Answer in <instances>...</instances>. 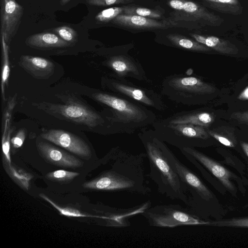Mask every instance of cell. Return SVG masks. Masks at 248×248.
I'll use <instances>...</instances> for the list:
<instances>
[{"instance_id": "cell-1", "label": "cell", "mask_w": 248, "mask_h": 248, "mask_svg": "<svg viewBox=\"0 0 248 248\" xmlns=\"http://www.w3.org/2000/svg\"><path fill=\"white\" fill-rule=\"evenodd\" d=\"M110 168L83 184L86 189L147 195L152 189L146 174L145 153H132L117 146L107 156Z\"/></svg>"}, {"instance_id": "cell-2", "label": "cell", "mask_w": 248, "mask_h": 248, "mask_svg": "<svg viewBox=\"0 0 248 248\" xmlns=\"http://www.w3.org/2000/svg\"><path fill=\"white\" fill-rule=\"evenodd\" d=\"M138 137L148 160L150 167L148 176L156 186L158 193L169 199L179 200L186 204V188L169 159V148L154 129L142 128L138 133Z\"/></svg>"}, {"instance_id": "cell-3", "label": "cell", "mask_w": 248, "mask_h": 248, "mask_svg": "<svg viewBox=\"0 0 248 248\" xmlns=\"http://www.w3.org/2000/svg\"><path fill=\"white\" fill-rule=\"evenodd\" d=\"M91 96L107 107L113 134H131L156 121L155 114L147 107L120 95L97 91Z\"/></svg>"}, {"instance_id": "cell-4", "label": "cell", "mask_w": 248, "mask_h": 248, "mask_svg": "<svg viewBox=\"0 0 248 248\" xmlns=\"http://www.w3.org/2000/svg\"><path fill=\"white\" fill-rule=\"evenodd\" d=\"M169 158L186 188V207L203 219H223L226 215L225 209L201 179L181 162L170 150Z\"/></svg>"}, {"instance_id": "cell-5", "label": "cell", "mask_w": 248, "mask_h": 248, "mask_svg": "<svg viewBox=\"0 0 248 248\" xmlns=\"http://www.w3.org/2000/svg\"><path fill=\"white\" fill-rule=\"evenodd\" d=\"M183 155L198 171L202 177L218 192L225 195L228 192L232 197L237 198L238 192L243 195L248 184L239 176L228 170L219 162L195 148L179 149Z\"/></svg>"}, {"instance_id": "cell-6", "label": "cell", "mask_w": 248, "mask_h": 248, "mask_svg": "<svg viewBox=\"0 0 248 248\" xmlns=\"http://www.w3.org/2000/svg\"><path fill=\"white\" fill-rule=\"evenodd\" d=\"M38 106L57 118L113 134L111 122L106 112L100 113L78 101L69 98L64 104L42 103Z\"/></svg>"}, {"instance_id": "cell-7", "label": "cell", "mask_w": 248, "mask_h": 248, "mask_svg": "<svg viewBox=\"0 0 248 248\" xmlns=\"http://www.w3.org/2000/svg\"><path fill=\"white\" fill-rule=\"evenodd\" d=\"M162 93L176 104L190 105L203 96L214 93L216 89L199 78L175 74L165 78L161 85Z\"/></svg>"}, {"instance_id": "cell-8", "label": "cell", "mask_w": 248, "mask_h": 248, "mask_svg": "<svg viewBox=\"0 0 248 248\" xmlns=\"http://www.w3.org/2000/svg\"><path fill=\"white\" fill-rule=\"evenodd\" d=\"M158 137L179 149L185 147H204L212 138L208 128L185 124H169L156 121L152 125Z\"/></svg>"}, {"instance_id": "cell-9", "label": "cell", "mask_w": 248, "mask_h": 248, "mask_svg": "<svg viewBox=\"0 0 248 248\" xmlns=\"http://www.w3.org/2000/svg\"><path fill=\"white\" fill-rule=\"evenodd\" d=\"M169 5L173 10L164 20L171 27L194 29L205 26H218L223 18L201 5L188 0H170Z\"/></svg>"}, {"instance_id": "cell-10", "label": "cell", "mask_w": 248, "mask_h": 248, "mask_svg": "<svg viewBox=\"0 0 248 248\" xmlns=\"http://www.w3.org/2000/svg\"><path fill=\"white\" fill-rule=\"evenodd\" d=\"M141 215L146 219L149 225L156 227L207 226L209 221L197 216L188 207H184L178 204L150 206Z\"/></svg>"}, {"instance_id": "cell-11", "label": "cell", "mask_w": 248, "mask_h": 248, "mask_svg": "<svg viewBox=\"0 0 248 248\" xmlns=\"http://www.w3.org/2000/svg\"><path fill=\"white\" fill-rule=\"evenodd\" d=\"M102 84L104 88L111 93L135 101L147 107L160 111L166 109V105L161 95L153 90L137 86L125 78L112 76L104 77Z\"/></svg>"}, {"instance_id": "cell-12", "label": "cell", "mask_w": 248, "mask_h": 248, "mask_svg": "<svg viewBox=\"0 0 248 248\" xmlns=\"http://www.w3.org/2000/svg\"><path fill=\"white\" fill-rule=\"evenodd\" d=\"M113 72L112 76L119 78H132L140 81L147 79L146 73L137 60L125 52L115 53L102 62Z\"/></svg>"}, {"instance_id": "cell-13", "label": "cell", "mask_w": 248, "mask_h": 248, "mask_svg": "<svg viewBox=\"0 0 248 248\" xmlns=\"http://www.w3.org/2000/svg\"><path fill=\"white\" fill-rule=\"evenodd\" d=\"M41 137L83 158L91 156L88 145L82 139L71 133L60 129H50L42 133Z\"/></svg>"}, {"instance_id": "cell-14", "label": "cell", "mask_w": 248, "mask_h": 248, "mask_svg": "<svg viewBox=\"0 0 248 248\" xmlns=\"http://www.w3.org/2000/svg\"><path fill=\"white\" fill-rule=\"evenodd\" d=\"M1 34L8 43L15 34L23 13V7L16 0H3Z\"/></svg>"}, {"instance_id": "cell-15", "label": "cell", "mask_w": 248, "mask_h": 248, "mask_svg": "<svg viewBox=\"0 0 248 248\" xmlns=\"http://www.w3.org/2000/svg\"><path fill=\"white\" fill-rule=\"evenodd\" d=\"M36 146L44 159L53 165L73 169L79 168L83 165V162L75 156L47 142L38 141Z\"/></svg>"}, {"instance_id": "cell-16", "label": "cell", "mask_w": 248, "mask_h": 248, "mask_svg": "<svg viewBox=\"0 0 248 248\" xmlns=\"http://www.w3.org/2000/svg\"><path fill=\"white\" fill-rule=\"evenodd\" d=\"M212 113L202 110L182 111L161 120L165 123L185 124L208 127L215 121Z\"/></svg>"}, {"instance_id": "cell-17", "label": "cell", "mask_w": 248, "mask_h": 248, "mask_svg": "<svg viewBox=\"0 0 248 248\" xmlns=\"http://www.w3.org/2000/svg\"><path fill=\"white\" fill-rule=\"evenodd\" d=\"M19 65L34 78L47 79L54 73V63L44 58L30 55H22Z\"/></svg>"}, {"instance_id": "cell-18", "label": "cell", "mask_w": 248, "mask_h": 248, "mask_svg": "<svg viewBox=\"0 0 248 248\" xmlns=\"http://www.w3.org/2000/svg\"><path fill=\"white\" fill-rule=\"evenodd\" d=\"M112 22L125 28L136 29H166L171 27L164 20L124 14L118 15Z\"/></svg>"}, {"instance_id": "cell-19", "label": "cell", "mask_w": 248, "mask_h": 248, "mask_svg": "<svg viewBox=\"0 0 248 248\" xmlns=\"http://www.w3.org/2000/svg\"><path fill=\"white\" fill-rule=\"evenodd\" d=\"M26 43L29 46L39 48L64 47L71 45L56 34L50 32L31 35L27 39Z\"/></svg>"}, {"instance_id": "cell-20", "label": "cell", "mask_w": 248, "mask_h": 248, "mask_svg": "<svg viewBox=\"0 0 248 248\" xmlns=\"http://www.w3.org/2000/svg\"><path fill=\"white\" fill-rule=\"evenodd\" d=\"M189 34L195 40L219 53L234 55L238 51L237 47L228 40L214 36H205L196 33Z\"/></svg>"}, {"instance_id": "cell-21", "label": "cell", "mask_w": 248, "mask_h": 248, "mask_svg": "<svg viewBox=\"0 0 248 248\" xmlns=\"http://www.w3.org/2000/svg\"><path fill=\"white\" fill-rule=\"evenodd\" d=\"M168 42L176 47L191 51L207 52L211 48L197 41L177 33H170L166 36Z\"/></svg>"}, {"instance_id": "cell-22", "label": "cell", "mask_w": 248, "mask_h": 248, "mask_svg": "<svg viewBox=\"0 0 248 248\" xmlns=\"http://www.w3.org/2000/svg\"><path fill=\"white\" fill-rule=\"evenodd\" d=\"M205 5L219 12L240 15L242 12V7L238 0H202Z\"/></svg>"}, {"instance_id": "cell-23", "label": "cell", "mask_w": 248, "mask_h": 248, "mask_svg": "<svg viewBox=\"0 0 248 248\" xmlns=\"http://www.w3.org/2000/svg\"><path fill=\"white\" fill-rule=\"evenodd\" d=\"M40 196L45 201L51 204L55 208H56L60 213V214L67 217H91L98 218L104 220L106 226L107 222V218L102 216L90 215L84 214L78 210L69 207H62L56 204L54 202L50 200L48 197L43 194H40Z\"/></svg>"}, {"instance_id": "cell-24", "label": "cell", "mask_w": 248, "mask_h": 248, "mask_svg": "<svg viewBox=\"0 0 248 248\" xmlns=\"http://www.w3.org/2000/svg\"><path fill=\"white\" fill-rule=\"evenodd\" d=\"M219 154L222 156L221 162L223 164L228 165L235 169L242 178L248 184L247 176V168L244 162L238 157L229 152L220 151Z\"/></svg>"}, {"instance_id": "cell-25", "label": "cell", "mask_w": 248, "mask_h": 248, "mask_svg": "<svg viewBox=\"0 0 248 248\" xmlns=\"http://www.w3.org/2000/svg\"><path fill=\"white\" fill-rule=\"evenodd\" d=\"M3 164L5 170L15 182L23 189L28 190L32 176L23 170L17 169L12 165H9L4 163Z\"/></svg>"}, {"instance_id": "cell-26", "label": "cell", "mask_w": 248, "mask_h": 248, "mask_svg": "<svg viewBox=\"0 0 248 248\" xmlns=\"http://www.w3.org/2000/svg\"><path fill=\"white\" fill-rule=\"evenodd\" d=\"M208 132L213 139L226 147L236 149L238 146L237 138L232 133L227 130L208 129Z\"/></svg>"}, {"instance_id": "cell-27", "label": "cell", "mask_w": 248, "mask_h": 248, "mask_svg": "<svg viewBox=\"0 0 248 248\" xmlns=\"http://www.w3.org/2000/svg\"><path fill=\"white\" fill-rule=\"evenodd\" d=\"M123 7L124 14L137 15L153 19H162L163 20L165 19L162 13L158 10L134 6H124Z\"/></svg>"}, {"instance_id": "cell-28", "label": "cell", "mask_w": 248, "mask_h": 248, "mask_svg": "<svg viewBox=\"0 0 248 248\" xmlns=\"http://www.w3.org/2000/svg\"><path fill=\"white\" fill-rule=\"evenodd\" d=\"M3 63L1 73V89L3 98L5 100L4 86L9 78L10 67L8 57V47L4 37L1 35Z\"/></svg>"}, {"instance_id": "cell-29", "label": "cell", "mask_w": 248, "mask_h": 248, "mask_svg": "<svg viewBox=\"0 0 248 248\" xmlns=\"http://www.w3.org/2000/svg\"><path fill=\"white\" fill-rule=\"evenodd\" d=\"M207 226L248 228V217L223 218L217 220H210L209 221Z\"/></svg>"}, {"instance_id": "cell-30", "label": "cell", "mask_w": 248, "mask_h": 248, "mask_svg": "<svg viewBox=\"0 0 248 248\" xmlns=\"http://www.w3.org/2000/svg\"><path fill=\"white\" fill-rule=\"evenodd\" d=\"M121 14H123V7H111L100 11L96 15L95 19L101 22L107 23L112 21Z\"/></svg>"}, {"instance_id": "cell-31", "label": "cell", "mask_w": 248, "mask_h": 248, "mask_svg": "<svg viewBox=\"0 0 248 248\" xmlns=\"http://www.w3.org/2000/svg\"><path fill=\"white\" fill-rule=\"evenodd\" d=\"M79 174V173L76 172L59 170L47 173L46 177L52 181L67 182L73 180Z\"/></svg>"}, {"instance_id": "cell-32", "label": "cell", "mask_w": 248, "mask_h": 248, "mask_svg": "<svg viewBox=\"0 0 248 248\" xmlns=\"http://www.w3.org/2000/svg\"><path fill=\"white\" fill-rule=\"evenodd\" d=\"M54 31L62 39L70 43L75 42L77 39L76 31L67 26L57 27L54 29Z\"/></svg>"}, {"instance_id": "cell-33", "label": "cell", "mask_w": 248, "mask_h": 248, "mask_svg": "<svg viewBox=\"0 0 248 248\" xmlns=\"http://www.w3.org/2000/svg\"><path fill=\"white\" fill-rule=\"evenodd\" d=\"M11 130L9 128L8 130H4L2 138V149L4 156V162L9 165L11 164L10 156V137Z\"/></svg>"}, {"instance_id": "cell-34", "label": "cell", "mask_w": 248, "mask_h": 248, "mask_svg": "<svg viewBox=\"0 0 248 248\" xmlns=\"http://www.w3.org/2000/svg\"><path fill=\"white\" fill-rule=\"evenodd\" d=\"M90 5L95 6H108L114 4H128L133 0H86Z\"/></svg>"}, {"instance_id": "cell-35", "label": "cell", "mask_w": 248, "mask_h": 248, "mask_svg": "<svg viewBox=\"0 0 248 248\" xmlns=\"http://www.w3.org/2000/svg\"><path fill=\"white\" fill-rule=\"evenodd\" d=\"M25 138V132L23 129L20 130L16 135L11 139V142L14 148L17 149L22 146Z\"/></svg>"}, {"instance_id": "cell-36", "label": "cell", "mask_w": 248, "mask_h": 248, "mask_svg": "<svg viewBox=\"0 0 248 248\" xmlns=\"http://www.w3.org/2000/svg\"><path fill=\"white\" fill-rule=\"evenodd\" d=\"M232 117L240 123L248 125V110L234 113L232 114Z\"/></svg>"}, {"instance_id": "cell-37", "label": "cell", "mask_w": 248, "mask_h": 248, "mask_svg": "<svg viewBox=\"0 0 248 248\" xmlns=\"http://www.w3.org/2000/svg\"><path fill=\"white\" fill-rule=\"evenodd\" d=\"M240 153L242 155V157L248 164V142L244 141H240Z\"/></svg>"}, {"instance_id": "cell-38", "label": "cell", "mask_w": 248, "mask_h": 248, "mask_svg": "<svg viewBox=\"0 0 248 248\" xmlns=\"http://www.w3.org/2000/svg\"><path fill=\"white\" fill-rule=\"evenodd\" d=\"M238 98L241 100H248V86L239 94Z\"/></svg>"}, {"instance_id": "cell-39", "label": "cell", "mask_w": 248, "mask_h": 248, "mask_svg": "<svg viewBox=\"0 0 248 248\" xmlns=\"http://www.w3.org/2000/svg\"><path fill=\"white\" fill-rule=\"evenodd\" d=\"M70 0H61V4L63 5L69 2Z\"/></svg>"}, {"instance_id": "cell-40", "label": "cell", "mask_w": 248, "mask_h": 248, "mask_svg": "<svg viewBox=\"0 0 248 248\" xmlns=\"http://www.w3.org/2000/svg\"><path fill=\"white\" fill-rule=\"evenodd\" d=\"M247 175H248L247 177H248V167L247 169Z\"/></svg>"}]
</instances>
